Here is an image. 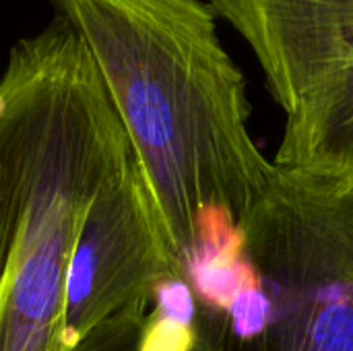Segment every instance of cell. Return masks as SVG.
Returning <instances> with one entry per match:
<instances>
[{"label":"cell","instance_id":"obj_1","mask_svg":"<svg viewBox=\"0 0 353 351\" xmlns=\"http://www.w3.org/2000/svg\"><path fill=\"white\" fill-rule=\"evenodd\" d=\"M134 155L95 58L58 12L19 39L0 79V351H126L141 323L95 331L77 350L64 327L81 223Z\"/></svg>","mask_w":353,"mask_h":351},{"label":"cell","instance_id":"obj_2","mask_svg":"<svg viewBox=\"0 0 353 351\" xmlns=\"http://www.w3.org/2000/svg\"><path fill=\"white\" fill-rule=\"evenodd\" d=\"M54 2L95 58L184 273L199 211L225 207L242 219L273 172L250 137L246 79L217 14L203 0Z\"/></svg>","mask_w":353,"mask_h":351},{"label":"cell","instance_id":"obj_3","mask_svg":"<svg viewBox=\"0 0 353 351\" xmlns=\"http://www.w3.org/2000/svg\"><path fill=\"white\" fill-rule=\"evenodd\" d=\"M269 310L263 333L223 341L199 310V351H353V186L273 166L240 219Z\"/></svg>","mask_w":353,"mask_h":351},{"label":"cell","instance_id":"obj_4","mask_svg":"<svg viewBox=\"0 0 353 351\" xmlns=\"http://www.w3.org/2000/svg\"><path fill=\"white\" fill-rule=\"evenodd\" d=\"M254 50L285 128L273 166L353 186V0H209Z\"/></svg>","mask_w":353,"mask_h":351},{"label":"cell","instance_id":"obj_5","mask_svg":"<svg viewBox=\"0 0 353 351\" xmlns=\"http://www.w3.org/2000/svg\"><path fill=\"white\" fill-rule=\"evenodd\" d=\"M184 273L159 225L147 182L132 155L93 199L72 250L66 296V339L77 350L95 331L145 321L161 279Z\"/></svg>","mask_w":353,"mask_h":351},{"label":"cell","instance_id":"obj_6","mask_svg":"<svg viewBox=\"0 0 353 351\" xmlns=\"http://www.w3.org/2000/svg\"><path fill=\"white\" fill-rule=\"evenodd\" d=\"M184 277L201 308L213 314H228L236 298L259 283V273L246 254L238 261H194L186 267Z\"/></svg>","mask_w":353,"mask_h":351},{"label":"cell","instance_id":"obj_7","mask_svg":"<svg viewBox=\"0 0 353 351\" xmlns=\"http://www.w3.org/2000/svg\"><path fill=\"white\" fill-rule=\"evenodd\" d=\"M199 327L159 312L147 314L134 351H199Z\"/></svg>","mask_w":353,"mask_h":351},{"label":"cell","instance_id":"obj_8","mask_svg":"<svg viewBox=\"0 0 353 351\" xmlns=\"http://www.w3.org/2000/svg\"><path fill=\"white\" fill-rule=\"evenodd\" d=\"M153 304H155V312L163 317L188 325H196L199 321V302L186 279L180 277L161 279L153 290Z\"/></svg>","mask_w":353,"mask_h":351}]
</instances>
